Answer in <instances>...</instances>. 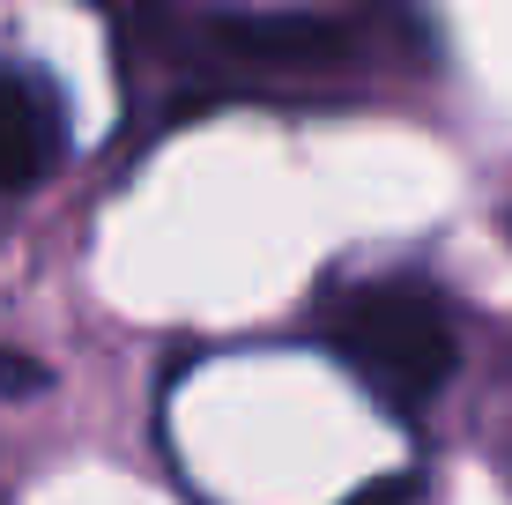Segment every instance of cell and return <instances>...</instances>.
Masks as SVG:
<instances>
[{
	"label": "cell",
	"mask_w": 512,
	"mask_h": 505,
	"mask_svg": "<svg viewBox=\"0 0 512 505\" xmlns=\"http://www.w3.org/2000/svg\"><path fill=\"white\" fill-rule=\"evenodd\" d=\"M334 350L386 409H423L453 379V320L423 283H364L334 305Z\"/></svg>",
	"instance_id": "cell-1"
},
{
	"label": "cell",
	"mask_w": 512,
	"mask_h": 505,
	"mask_svg": "<svg viewBox=\"0 0 512 505\" xmlns=\"http://www.w3.org/2000/svg\"><path fill=\"white\" fill-rule=\"evenodd\" d=\"M193 38H201L208 67H231V75H342V67L364 60V38L357 23L342 15H312V8H290V15H193Z\"/></svg>",
	"instance_id": "cell-2"
},
{
	"label": "cell",
	"mask_w": 512,
	"mask_h": 505,
	"mask_svg": "<svg viewBox=\"0 0 512 505\" xmlns=\"http://www.w3.org/2000/svg\"><path fill=\"white\" fill-rule=\"evenodd\" d=\"M45 387V372L30 357H15V350H0V394H38Z\"/></svg>",
	"instance_id": "cell-4"
},
{
	"label": "cell",
	"mask_w": 512,
	"mask_h": 505,
	"mask_svg": "<svg viewBox=\"0 0 512 505\" xmlns=\"http://www.w3.org/2000/svg\"><path fill=\"white\" fill-rule=\"evenodd\" d=\"M60 104L38 75L0 60V194H23L60 164Z\"/></svg>",
	"instance_id": "cell-3"
},
{
	"label": "cell",
	"mask_w": 512,
	"mask_h": 505,
	"mask_svg": "<svg viewBox=\"0 0 512 505\" xmlns=\"http://www.w3.org/2000/svg\"><path fill=\"white\" fill-rule=\"evenodd\" d=\"M349 505H416V483L409 476H386V483H372V491H357Z\"/></svg>",
	"instance_id": "cell-5"
}]
</instances>
